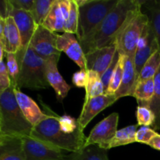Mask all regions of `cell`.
<instances>
[{"instance_id":"obj_1","label":"cell","mask_w":160,"mask_h":160,"mask_svg":"<svg viewBox=\"0 0 160 160\" xmlns=\"http://www.w3.org/2000/svg\"><path fill=\"white\" fill-rule=\"evenodd\" d=\"M41 103L47 117L33 128L31 137L61 151L72 153L84 149L87 138L78 120L68 116L59 117L45 103Z\"/></svg>"},{"instance_id":"obj_2","label":"cell","mask_w":160,"mask_h":160,"mask_svg":"<svg viewBox=\"0 0 160 160\" xmlns=\"http://www.w3.org/2000/svg\"><path fill=\"white\" fill-rule=\"evenodd\" d=\"M145 1L120 0L116 7L100 24L81 41L84 54L115 44L116 39L127 22L142 11Z\"/></svg>"},{"instance_id":"obj_3","label":"cell","mask_w":160,"mask_h":160,"mask_svg":"<svg viewBox=\"0 0 160 160\" xmlns=\"http://www.w3.org/2000/svg\"><path fill=\"white\" fill-rule=\"evenodd\" d=\"M14 85L0 93V136L31 137L34 126L22 112L14 93Z\"/></svg>"},{"instance_id":"obj_4","label":"cell","mask_w":160,"mask_h":160,"mask_svg":"<svg viewBox=\"0 0 160 160\" xmlns=\"http://www.w3.org/2000/svg\"><path fill=\"white\" fill-rule=\"evenodd\" d=\"M19 76L14 87L32 90L45 89L48 87L45 71V59L37 54L28 45L17 53Z\"/></svg>"},{"instance_id":"obj_5","label":"cell","mask_w":160,"mask_h":160,"mask_svg":"<svg viewBox=\"0 0 160 160\" xmlns=\"http://www.w3.org/2000/svg\"><path fill=\"white\" fill-rule=\"evenodd\" d=\"M120 0H87L79 7L77 38L81 42L100 24Z\"/></svg>"},{"instance_id":"obj_6","label":"cell","mask_w":160,"mask_h":160,"mask_svg":"<svg viewBox=\"0 0 160 160\" xmlns=\"http://www.w3.org/2000/svg\"><path fill=\"white\" fill-rule=\"evenodd\" d=\"M148 22V15L142 11L127 22L115 42L117 51L120 54L124 56H135L139 39Z\"/></svg>"},{"instance_id":"obj_7","label":"cell","mask_w":160,"mask_h":160,"mask_svg":"<svg viewBox=\"0 0 160 160\" xmlns=\"http://www.w3.org/2000/svg\"><path fill=\"white\" fill-rule=\"evenodd\" d=\"M119 114L112 112L94 127L86 139L84 148L90 145H98L104 149H110V145L115 138L118 127Z\"/></svg>"},{"instance_id":"obj_8","label":"cell","mask_w":160,"mask_h":160,"mask_svg":"<svg viewBox=\"0 0 160 160\" xmlns=\"http://www.w3.org/2000/svg\"><path fill=\"white\" fill-rule=\"evenodd\" d=\"M57 38L56 33L40 25L36 28L29 46L44 59L52 56H60L61 52L56 48Z\"/></svg>"},{"instance_id":"obj_9","label":"cell","mask_w":160,"mask_h":160,"mask_svg":"<svg viewBox=\"0 0 160 160\" xmlns=\"http://www.w3.org/2000/svg\"><path fill=\"white\" fill-rule=\"evenodd\" d=\"M159 50V44L149 20L139 39L134 56V65L138 76L148 59Z\"/></svg>"},{"instance_id":"obj_10","label":"cell","mask_w":160,"mask_h":160,"mask_svg":"<svg viewBox=\"0 0 160 160\" xmlns=\"http://www.w3.org/2000/svg\"><path fill=\"white\" fill-rule=\"evenodd\" d=\"M23 144L25 160H67V155H64L62 151L31 137L23 138Z\"/></svg>"},{"instance_id":"obj_11","label":"cell","mask_w":160,"mask_h":160,"mask_svg":"<svg viewBox=\"0 0 160 160\" xmlns=\"http://www.w3.org/2000/svg\"><path fill=\"white\" fill-rule=\"evenodd\" d=\"M56 48L59 52H63L69 58L72 59L81 70H87L85 54L82 49L81 44L75 34L65 32L62 34H58Z\"/></svg>"},{"instance_id":"obj_12","label":"cell","mask_w":160,"mask_h":160,"mask_svg":"<svg viewBox=\"0 0 160 160\" xmlns=\"http://www.w3.org/2000/svg\"><path fill=\"white\" fill-rule=\"evenodd\" d=\"M115 95H102L95 98H91L86 102H84L82 110L78 122L80 128L84 131L87 125L105 109L109 107L117 101Z\"/></svg>"},{"instance_id":"obj_13","label":"cell","mask_w":160,"mask_h":160,"mask_svg":"<svg viewBox=\"0 0 160 160\" xmlns=\"http://www.w3.org/2000/svg\"><path fill=\"white\" fill-rule=\"evenodd\" d=\"M117 51V46L115 43L85 54L87 70L96 72L102 78L112 62Z\"/></svg>"},{"instance_id":"obj_14","label":"cell","mask_w":160,"mask_h":160,"mask_svg":"<svg viewBox=\"0 0 160 160\" xmlns=\"http://www.w3.org/2000/svg\"><path fill=\"white\" fill-rule=\"evenodd\" d=\"M9 17L13 18L21 38V48H26L29 45L38 25L36 24L31 12L20 10L12 8L8 0Z\"/></svg>"},{"instance_id":"obj_15","label":"cell","mask_w":160,"mask_h":160,"mask_svg":"<svg viewBox=\"0 0 160 160\" xmlns=\"http://www.w3.org/2000/svg\"><path fill=\"white\" fill-rule=\"evenodd\" d=\"M0 44L6 52L17 53L21 48V38L12 17H0Z\"/></svg>"},{"instance_id":"obj_16","label":"cell","mask_w":160,"mask_h":160,"mask_svg":"<svg viewBox=\"0 0 160 160\" xmlns=\"http://www.w3.org/2000/svg\"><path fill=\"white\" fill-rule=\"evenodd\" d=\"M60 56H52L45 59V71L49 85L54 89L59 99H63L71 87L65 81L58 70V62Z\"/></svg>"},{"instance_id":"obj_17","label":"cell","mask_w":160,"mask_h":160,"mask_svg":"<svg viewBox=\"0 0 160 160\" xmlns=\"http://www.w3.org/2000/svg\"><path fill=\"white\" fill-rule=\"evenodd\" d=\"M138 78V76L136 72L135 65H134V56H124L123 73L121 84L114 95L117 100L125 96L134 97Z\"/></svg>"},{"instance_id":"obj_18","label":"cell","mask_w":160,"mask_h":160,"mask_svg":"<svg viewBox=\"0 0 160 160\" xmlns=\"http://www.w3.org/2000/svg\"><path fill=\"white\" fill-rule=\"evenodd\" d=\"M23 138L0 136V160H25Z\"/></svg>"},{"instance_id":"obj_19","label":"cell","mask_w":160,"mask_h":160,"mask_svg":"<svg viewBox=\"0 0 160 160\" xmlns=\"http://www.w3.org/2000/svg\"><path fill=\"white\" fill-rule=\"evenodd\" d=\"M14 93L22 112L33 126L34 127L46 118V114L41 110L37 103L32 98L25 95L17 88H14Z\"/></svg>"},{"instance_id":"obj_20","label":"cell","mask_w":160,"mask_h":160,"mask_svg":"<svg viewBox=\"0 0 160 160\" xmlns=\"http://www.w3.org/2000/svg\"><path fill=\"white\" fill-rule=\"evenodd\" d=\"M52 32H66V20L61 12L59 0H55L49 13L42 25Z\"/></svg>"},{"instance_id":"obj_21","label":"cell","mask_w":160,"mask_h":160,"mask_svg":"<svg viewBox=\"0 0 160 160\" xmlns=\"http://www.w3.org/2000/svg\"><path fill=\"white\" fill-rule=\"evenodd\" d=\"M155 92L154 78L138 81L136 84L134 97L139 106H145L152 98Z\"/></svg>"},{"instance_id":"obj_22","label":"cell","mask_w":160,"mask_h":160,"mask_svg":"<svg viewBox=\"0 0 160 160\" xmlns=\"http://www.w3.org/2000/svg\"><path fill=\"white\" fill-rule=\"evenodd\" d=\"M107 151L98 145H90L79 152L67 155V160H109Z\"/></svg>"},{"instance_id":"obj_23","label":"cell","mask_w":160,"mask_h":160,"mask_svg":"<svg viewBox=\"0 0 160 160\" xmlns=\"http://www.w3.org/2000/svg\"><path fill=\"white\" fill-rule=\"evenodd\" d=\"M88 83L85 88V98L84 102L90 100L91 98L100 96L105 94L104 85L102 81L101 77L96 72L92 70H88Z\"/></svg>"},{"instance_id":"obj_24","label":"cell","mask_w":160,"mask_h":160,"mask_svg":"<svg viewBox=\"0 0 160 160\" xmlns=\"http://www.w3.org/2000/svg\"><path fill=\"white\" fill-rule=\"evenodd\" d=\"M155 82V92L154 95L151 101L145 106L151 109L154 113L156 120H155L153 130L159 131L160 130V67L158 70L157 73L154 77Z\"/></svg>"},{"instance_id":"obj_25","label":"cell","mask_w":160,"mask_h":160,"mask_svg":"<svg viewBox=\"0 0 160 160\" xmlns=\"http://www.w3.org/2000/svg\"><path fill=\"white\" fill-rule=\"evenodd\" d=\"M138 125H131L117 131L115 138L110 145V148L123 146L136 142V133Z\"/></svg>"},{"instance_id":"obj_26","label":"cell","mask_w":160,"mask_h":160,"mask_svg":"<svg viewBox=\"0 0 160 160\" xmlns=\"http://www.w3.org/2000/svg\"><path fill=\"white\" fill-rule=\"evenodd\" d=\"M144 6L149 12V20L156 34L160 52V1H145Z\"/></svg>"},{"instance_id":"obj_27","label":"cell","mask_w":160,"mask_h":160,"mask_svg":"<svg viewBox=\"0 0 160 160\" xmlns=\"http://www.w3.org/2000/svg\"><path fill=\"white\" fill-rule=\"evenodd\" d=\"M55 0H34V5L31 14L38 26H42L49 13Z\"/></svg>"},{"instance_id":"obj_28","label":"cell","mask_w":160,"mask_h":160,"mask_svg":"<svg viewBox=\"0 0 160 160\" xmlns=\"http://www.w3.org/2000/svg\"><path fill=\"white\" fill-rule=\"evenodd\" d=\"M160 67V52H156V53L152 55L151 57L148 59L146 63L143 67L142 70H141L140 73L138 78V81H142L145 80L151 79V78H154L155 75L157 73L158 70H159Z\"/></svg>"},{"instance_id":"obj_29","label":"cell","mask_w":160,"mask_h":160,"mask_svg":"<svg viewBox=\"0 0 160 160\" xmlns=\"http://www.w3.org/2000/svg\"><path fill=\"white\" fill-rule=\"evenodd\" d=\"M123 61H124V56L120 54V59H119V62L118 63H117V67H116L115 69V71H114L113 74H112L110 83H109V87H108V89L106 92V93H105V95H115L117 91L118 90L119 88H120V84H121L122 78H123Z\"/></svg>"},{"instance_id":"obj_30","label":"cell","mask_w":160,"mask_h":160,"mask_svg":"<svg viewBox=\"0 0 160 160\" xmlns=\"http://www.w3.org/2000/svg\"><path fill=\"white\" fill-rule=\"evenodd\" d=\"M79 7L75 0H70V9L66 22V32L77 34L78 28Z\"/></svg>"},{"instance_id":"obj_31","label":"cell","mask_w":160,"mask_h":160,"mask_svg":"<svg viewBox=\"0 0 160 160\" xmlns=\"http://www.w3.org/2000/svg\"><path fill=\"white\" fill-rule=\"evenodd\" d=\"M136 118H137L138 125L143 127H153L155 123L154 113L152 111L145 106H138L136 110Z\"/></svg>"},{"instance_id":"obj_32","label":"cell","mask_w":160,"mask_h":160,"mask_svg":"<svg viewBox=\"0 0 160 160\" xmlns=\"http://www.w3.org/2000/svg\"><path fill=\"white\" fill-rule=\"evenodd\" d=\"M6 59L8 73L11 78L12 84L15 86L19 76V65L18 62H17V54L12 52H6Z\"/></svg>"},{"instance_id":"obj_33","label":"cell","mask_w":160,"mask_h":160,"mask_svg":"<svg viewBox=\"0 0 160 160\" xmlns=\"http://www.w3.org/2000/svg\"><path fill=\"white\" fill-rule=\"evenodd\" d=\"M120 54L119 53L118 51H117V52L115 53V56H114L113 59H112V62L109 65V67H108L107 70H106L103 75L102 76L101 79L102 81V84L104 85V88H105V93L107 91L108 87H109V84L110 83L111 78H112V74H113L114 71H115V69L117 67V63L119 62V59H120Z\"/></svg>"},{"instance_id":"obj_34","label":"cell","mask_w":160,"mask_h":160,"mask_svg":"<svg viewBox=\"0 0 160 160\" xmlns=\"http://www.w3.org/2000/svg\"><path fill=\"white\" fill-rule=\"evenodd\" d=\"M158 134L155 130L148 127H142L136 133V142L148 145L150 141Z\"/></svg>"},{"instance_id":"obj_35","label":"cell","mask_w":160,"mask_h":160,"mask_svg":"<svg viewBox=\"0 0 160 160\" xmlns=\"http://www.w3.org/2000/svg\"><path fill=\"white\" fill-rule=\"evenodd\" d=\"M11 84L12 81L8 73L6 63L4 60L0 61V93L7 90Z\"/></svg>"},{"instance_id":"obj_36","label":"cell","mask_w":160,"mask_h":160,"mask_svg":"<svg viewBox=\"0 0 160 160\" xmlns=\"http://www.w3.org/2000/svg\"><path fill=\"white\" fill-rule=\"evenodd\" d=\"M88 70H81L73 73L72 82L76 87L85 88L88 83Z\"/></svg>"},{"instance_id":"obj_37","label":"cell","mask_w":160,"mask_h":160,"mask_svg":"<svg viewBox=\"0 0 160 160\" xmlns=\"http://www.w3.org/2000/svg\"><path fill=\"white\" fill-rule=\"evenodd\" d=\"M12 8L31 12L34 5V0H9Z\"/></svg>"},{"instance_id":"obj_38","label":"cell","mask_w":160,"mask_h":160,"mask_svg":"<svg viewBox=\"0 0 160 160\" xmlns=\"http://www.w3.org/2000/svg\"><path fill=\"white\" fill-rule=\"evenodd\" d=\"M59 3L61 12H62L66 22H67L70 9V0H59Z\"/></svg>"},{"instance_id":"obj_39","label":"cell","mask_w":160,"mask_h":160,"mask_svg":"<svg viewBox=\"0 0 160 160\" xmlns=\"http://www.w3.org/2000/svg\"><path fill=\"white\" fill-rule=\"evenodd\" d=\"M0 17L3 19H7L9 17L8 0H2L0 2Z\"/></svg>"},{"instance_id":"obj_40","label":"cell","mask_w":160,"mask_h":160,"mask_svg":"<svg viewBox=\"0 0 160 160\" xmlns=\"http://www.w3.org/2000/svg\"><path fill=\"white\" fill-rule=\"evenodd\" d=\"M148 145H149L150 147H152V148H154V149L160 151V134H158L156 137L153 138L150 141L149 143L148 144Z\"/></svg>"}]
</instances>
